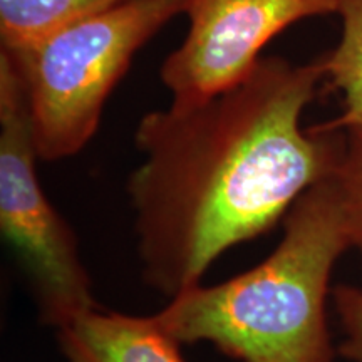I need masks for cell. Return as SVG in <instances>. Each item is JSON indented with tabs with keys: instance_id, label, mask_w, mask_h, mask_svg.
<instances>
[{
	"instance_id": "cell-1",
	"label": "cell",
	"mask_w": 362,
	"mask_h": 362,
	"mask_svg": "<svg viewBox=\"0 0 362 362\" xmlns=\"http://www.w3.org/2000/svg\"><path fill=\"white\" fill-rule=\"evenodd\" d=\"M324 79L320 59L267 56L214 96L171 101L139 119L143 161L126 193L149 288L173 298L202 284L225 252L265 235L334 175L344 131L300 124Z\"/></svg>"
},
{
	"instance_id": "cell-2",
	"label": "cell",
	"mask_w": 362,
	"mask_h": 362,
	"mask_svg": "<svg viewBox=\"0 0 362 362\" xmlns=\"http://www.w3.org/2000/svg\"><path fill=\"white\" fill-rule=\"evenodd\" d=\"M282 221V238L265 260L168 298L158 324L181 344L208 342L237 362L336 361L330 279L352 247L332 176L307 189Z\"/></svg>"
},
{
	"instance_id": "cell-3",
	"label": "cell",
	"mask_w": 362,
	"mask_h": 362,
	"mask_svg": "<svg viewBox=\"0 0 362 362\" xmlns=\"http://www.w3.org/2000/svg\"><path fill=\"white\" fill-rule=\"evenodd\" d=\"M188 0H123L8 54L24 88L40 161H62L88 146L107 98L136 52Z\"/></svg>"
},
{
	"instance_id": "cell-4",
	"label": "cell",
	"mask_w": 362,
	"mask_h": 362,
	"mask_svg": "<svg viewBox=\"0 0 362 362\" xmlns=\"http://www.w3.org/2000/svg\"><path fill=\"white\" fill-rule=\"evenodd\" d=\"M24 88L0 52V232L33 292L40 324L62 327L94 307L79 240L39 183Z\"/></svg>"
},
{
	"instance_id": "cell-5",
	"label": "cell",
	"mask_w": 362,
	"mask_h": 362,
	"mask_svg": "<svg viewBox=\"0 0 362 362\" xmlns=\"http://www.w3.org/2000/svg\"><path fill=\"white\" fill-rule=\"evenodd\" d=\"M341 0H188V33L161 66L173 101L214 96L243 78L265 45L309 17L339 13Z\"/></svg>"
},
{
	"instance_id": "cell-6",
	"label": "cell",
	"mask_w": 362,
	"mask_h": 362,
	"mask_svg": "<svg viewBox=\"0 0 362 362\" xmlns=\"http://www.w3.org/2000/svg\"><path fill=\"white\" fill-rule=\"evenodd\" d=\"M56 339L66 362H188L183 344L155 315H129L99 305L56 329Z\"/></svg>"
},
{
	"instance_id": "cell-7",
	"label": "cell",
	"mask_w": 362,
	"mask_h": 362,
	"mask_svg": "<svg viewBox=\"0 0 362 362\" xmlns=\"http://www.w3.org/2000/svg\"><path fill=\"white\" fill-rule=\"evenodd\" d=\"M341 39L324 56L325 79L342 94V112L317 124L325 131L362 128V0H341Z\"/></svg>"
},
{
	"instance_id": "cell-8",
	"label": "cell",
	"mask_w": 362,
	"mask_h": 362,
	"mask_svg": "<svg viewBox=\"0 0 362 362\" xmlns=\"http://www.w3.org/2000/svg\"><path fill=\"white\" fill-rule=\"evenodd\" d=\"M123 0H0L2 49H19Z\"/></svg>"
},
{
	"instance_id": "cell-9",
	"label": "cell",
	"mask_w": 362,
	"mask_h": 362,
	"mask_svg": "<svg viewBox=\"0 0 362 362\" xmlns=\"http://www.w3.org/2000/svg\"><path fill=\"white\" fill-rule=\"evenodd\" d=\"M351 247L362 255V128L344 131V148L332 175Z\"/></svg>"
},
{
	"instance_id": "cell-10",
	"label": "cell",
	"mask_w": 362,
	"mask_h": 362,
	"mask_svg": "<svg viewBox=\"0 0 362 362\" xmlns=\"http://www.w3.org/2000/svg\"><path fill=\"white\" fill-rule=\"evenodd\" d=\"M330 298L344 336L337 354L349 362H362V287L339 284Z\"/></svg>"
}]
</instances>
